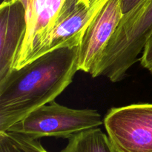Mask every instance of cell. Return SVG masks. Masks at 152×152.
<instances>
[{"instance_id": "cell-1", "label": "cell", "mask_w": 152, "mask_h": 152, "mask_svg": "<svg viewBox=\"0 0 152 152\" xmlns=\"http://www.w3.org/2000/svg\"><path fill=\"white\" fill-rule=\"evenodd\" d=\"M79 45L50 50L0 81V132L54 101L72 83L79 71Z\"/></svg>"}, {"instance_id": "cell-2", "label": "cell", "mask_w": 152, "mask_h": 152, "mask_svg": "<svg viewBox=\"0 0 152 152\" xmlns=\"http://www.w3.org/2000/svg\"><path fill=\"white\" fill-rule=\"evenodd\" d=\"M152 34V0H142L123 16L108 45L91 72L92 77L103 76L113 83L123 80L129 68L140 60Z\"/></svg>"}, {"instance_id": "cell-3", "label": "cell", "mask_w": 152, "mask_h": 152, "mask_svg": "<svg viewBox=\"0 0 152 152\" xmlns=\"http://www.w3.org/2000/svg\"><path fill=\"white\" fill-rule=\"evenodd\" d=\"M102 124V117L95 110L74 109L52 101L30 113L6 132L34 139L46 137L69 139L76 134Z\"/></svg>"}, {"instance_id": "cell-4", "label": "cell", "mask_w": 152, "mask_h": 152, "mask_svg": "<svg viewBox=\"0 0 152 152\" xmlns=\"http://www.w3.org/2000/svg\"><path fill=\"white\" fill-rule=\"evenodd\" d=\"M103 124L118 152H152V103L112 108Z\"/></svg>"}, {"instance_id": "cell-5", "label": "cell", "mask_w": 152, "mask_h": 152, "mask_svg": "<svg viewBox=\"0 0 152 152\" xmlns=\"http://www.w3.org/2000/svg\"><path fill=\"white\" fill-rule=\"evenodd\" d=\"M108 1L68 0L53 28L33 53L28 62L59 48L79 45L86 30Z\"/></svg>"}, {"instance_id": "cell-6", "label": "cell", "mask_w": 152, "mask_h": 152, "mask_svg": "<svg viewBox=\"0 0 152 152\" xmlns=\"http://www.w3.org/2000/svg\"><path fill=\"white\" fill-rule=\"evenodd\" d=\"M123 16L120 0H108L83 34L79 45V71L90 74Z\"/></svg>"}, {"instance_id": "cell-7", "label": "cell", "mask_w": 152, "mask_h": 152, "mask_svg": "<svg viewBox=\"0 0 152 152\" xmlns=\"http://www.w3.org/2000/svg\"><path fill=\"white\" fill-rule=\"evenodd\" d=\"M25 10L27 31L13 69L26 65L33 53L54 26L68 0H11Z\"/></svg>"}, {"instance_id": "cell-8", "label": "cell", "mask_w": 152, "mask_h": 152, "mask_svg": "<svg viewBox=\"0 0 152 152\" xmlns=\"http://www.w3.org/2000/svg\"><path fill=\"white\" fill-rule=\"evenodd\" d=\"M26 31L23 5L19 1L4 0L0 6V81L13 70Z\"/></svg>"}, {"instance_id": "cell-9", "label": "cell", "mask_w": 152, "mask_h": 152, "mask_svg": "<svg viewBox=\"0 0 152 152\" xmlns=\"http://www.w3.org/2000/svg\"><path fill=\"white\" fill-rule=\"evenodd\" d=\"M68 140V145L60 152H118L108 134L99 128L83 131Z\"/></svg>"}, {"instance_id": "cell-10", "label": "cell", "mask_w": 152, "mask_h": 152, "mask_svg": "<svg viewBox=\"0 0 152 152\" xmlns=\"http://www.w3.org/2000/svg\"><path fill=\"white\" fill-rule=\"evenodd\" d=\"M15 145L22 152H48L40 142L39 139H34L20 134L6 132Z\"/></svg>"}, {"instance_id": "cell-11", "label": "cell", "mask_w": 152, "mask_h": 152, "mask_svg": "<svg viewBox=\"0 0 152 152\" xmlns=\"http://www.w3.org/2000/svg\"><path fill=\"white\" fill-rule=\"evenodd\" d=\"M140 61L141 65L152 74V34L145 43Z\"/></svg>"}, {"instance_id": "cell-12", "label": "cell", "mask_w": 152, "mask_h": 152, "mask_svg": "<svg viewBox=\"0 0 152 152\" xmlns=\"http://www.w3.org/2000/svg\"><path fill=\"white\" fill-rule=\"evenodd\" d=\"M0 152H22L6 132H0Z\"/></svg>"}, {"instance_id": "cell-13", "label": "cell", "mask_w": 152, "mask_h": 152, "mask_svg": "<svg viewBox=\"0 0 152 152\" xmlns=\"http://www.w3.org/2000/svg\"><path fill=\"white\" fill-rule=\"evenodd\" d=\"M123 16L130 13L142 0H120Z\"/></svg>"}]
</instances>
